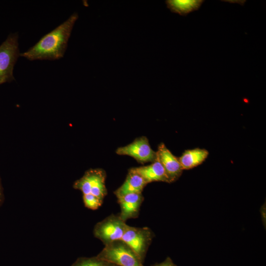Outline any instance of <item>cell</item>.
I'll return each mask as SVG.
<instances>
[{
	"instance_id": "30bf717a",
	"label": "cell",
	"mask_w": 266,
	"mask_h": 266,
	"mask_svg": "<svg viewBox=\"0 0 266 266\" xmlns=\"http://www.w3.org/2000/svg\"><path fill=\"white\" fill-rule=\"evenodd\" d=\"M131 169L142 176L147 184L154 181L169 183L165 170L157 158L149 165Z\"/></svg>"
},
{
	"instance_id": "2e32d148",
	"label": "cell",
	"mask_w": 266,
	"mask_h": 266,
	"mask_svg": "<svg viewBox=\"0 0 266 266\" xmlns=\"http://www.w3.org/2000/svg\"><path fill=\"white\" fill-rule=\"evenodd\" d=\"M152 266H177L169 257H167L163 262L157 263Z\"/></svg>"
},
{
	"instance_id": "7c38bea8",
	"label": "cell",
	"mask_w": 266,
	"mask_h": 266,
	"mask_svg": "<svg viewBox=\"0 0 266 266\" xmlns=\"http://www.w3.org/2000/svg\"><path fill=\"white\" fill-rule=\"evenodd\" d=\"M209 155L205 149L196 148L185 150L178 158L183 170L192 169L203 163Z\"/></svg>"
},
{
	"instance_id": "6da1fadb",
	"label": "cell",
	"mask_w": 266,
	"mask_h": 266,
	"mask_svg": "<svg viewBox=\"0 0 266 266\" xmlns=\"http://www.w3.org/2000/svg\"><path fill=\"white\" fill-rule=\"evenodd\" d=\"M78 15L72 14L66 21L43 36L33 46L20 56L30 61H54L63 58L68 39Z\"/></svg>"
},
{
	"instance_id": "3957f363",
	"label": "cell",
	"mask_w": 266,
	"mask_h": 266,
	"mask_svg": "<svg viewBox=\"0 0 266 266\" xmlns=\"http://www.w3.org/2000/svg\"><path fill=\"white\" fill-rule=\"evenodd\" d=\"M97 257L117 266H144L133 250L121 240L105 245Z\"/></svg>"
},
{
	"instance_id": "e0dca14e",
	"label": "cell",
	"mask_w": 266,
	"mask_h": 266,
	"mask_svg": "<svg viewBox=\"0 0 266 266\" xmlns=\"http://www.w3.org/2000/svg\"><path fill=\"white\" fill-rule=\"evenodd\" d=\"M3 198V194L2 185L1 183L0 178V205L1 204Z\"/></svg>"
},
{
	"instance_id": "7a4b0ae2",
	"label": "cell",
	"mask_w": 266,
	"mask_h": 266,
	"mask_svg": "<svg viewBox=\"0 0 266 266\" xmlns=\"http://www.w3.org/2000/svg\"><path fill=\"white\" fill-rule=\"evenodd\" d=\"M20 56L18 34L10 33L0 45V85L14 80V67Z\"/></svg>"
},
{
	"instance_id": "5bb4252c",
	"label": "cell",
	"mask_w": 266,
	"mask_h": 266,
	"mask_svg": "<svg viewBox=\"0 0 266 266\" xmlns=\"http://www.w3.org/2000/svg\"><path fill=\"white\" fill-rule=\"evenodd\" d=\"M71 266H117L98 257L78 258Z\"/></svg>"
},
{
	"instance_id": "ba28073f",
	"label": "cell",
	"mask_w": 266,
	"mask_h": 266,
	"mask_svg": "<svg viewBox=\"0 0 266 266\" xmlns=\"http://www.w3.org/2000/svg\"><path fill=\"white\" fill-rule=\"evenodd\" d=\"M156 154L157 158L162 165L169 183L176 181L183 170L178 158L175 157L164 143L159 144Z\"/></svg>"
},
{
	"instance_id": "4fadbf2b",
	"label": "cell",
	"mask_w": 266,
	"mask_h": 266,
	"mask_svg": "<svg viewBox=\"0 0 266 266\" xmlns=\"http://www.w3.org/2000/svg\"><path fill=\"white\" fill-rule=\"evenodd\" d=\"M167 7L173 13L186 16L193 11L198 10L204 0H167Z\"/></svg>"
},
{
	"instance_id": "277c9868",
	"label": "cell",
	"mask_w": 266,
	"mask_h": 266,
	"mask_svg": "<svg viewBox=\"0 0 266 266\" xmlns=\"http://www.w3.org/2000/svg\"><path fill=\"white\" fill-rule=\"evenodd\" d=\"M105 172L100 168L90 169L73 184L74 189L80 190L84 195H92L103 200L107 190L105 181Z\"/></svg>"
},
{
	"instance_id": "8fae6325",
	"label": "cell",
	"mask_w": 266,
	"mask_h": 266,
	"mask_svg": "<svg viewBox=\"0 0 266 266\" xmlns=\"http://www.w3.org/2000/svg\"><path fill=\"white\" fill-rule=\"evenodd\" d=\"M147 184L142 176L131 168L124 182L114 194L117 198L130 193H141Z\"/></svg>"
},
{
	"instance_id": "9a60e30c",
	"label": "cell",
	"mask_w": 266,
	"mask_h": 266,
	"mask_svg": "<svg viewBox=\"0 0 266 266\" xmlns=\"http://www.w3.org/2000/svg\"><path fill=\"white\" fill-rule=\"evenodd\" d=\"M83 199L85 206L92 210L98 209L102 202V200L92 195H83Z\"/></svg>"
},
{
	"instance_id": "8992f818",
	"label": "cell",
	"mask_w": 266,
	"mask_h": 266,
	"mask_svg": "<svg viewBox=\"0 0 266 266\" xmlns=\"http://www.w3.org/2000/svg\"><path fill=\"white\" fill-rule=\"evenodd\" d=\"M127 225L119 215L113 214L98 223L94 228V233L105 245L121 240Z\"/></svg>"
},
{
	"instance_id": "5b68a950",
	"label": "cell",
	"mask_w": 266,
	"mask_h": 266,
	"mask_svg": "<svg viewBox=\"0 0 266 266\" xmlns=\"http://www.w3.org/2000/svg\"><path fill=\"white\" fill-rule=\"evenodd\" d=\"M153 238L148 228H136L127 225L121 240L126 243L143 263Z\"/></svg>"
},
{
	"instance_id": "52a82bcc",
	"label": "cell",
	"mask_w": 266,
	"mask_h": 266,
	"mask_svg": "<svg viewBox=\"0 0 266 266\" xmlns=\"http://www.w3.org/2000/svg\"><path fill=\"white\" fill-rule=\"evenodd\" d=\"M116 153L119 155L131 156L142 164L153 162L157 159L156 152L152 150L148 139L144 136L136 138L127 145L118 148Z\"/></svg>"
},
{
	"instance_id": "9c48e42d",
	"label": "cell",
	"mask_w": 266,
	"mask_h": 266,
	"mask_svg": "<svg viewBox=\"0 0 266 266\" xmlns=\"http://www.w3.org/2000/svg\"><path fill=\"white\" fill-rule=\"evenodd\" d=\"M117 199L121 208L119 216L123 221L137 216L143 199L141 193L128 194Z\"/></svg>"
}]
</instances>
